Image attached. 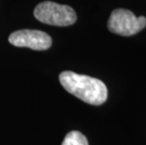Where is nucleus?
Here are the masks:
<instances>
[{
	"label": "nucleus",
	"instance_id": "1",
	"mask_svg": "<svg viewBox=\"0 0 146 145\" xmlns=\"http://www.w3.org/2000/svg\"><path fill=\"white\" fill-rule=\"evenodd\" d=\"M60 82L68 92L90 105L99 106L108 98L105 83L97 78L66 71L60 75Z\"/></svg>",
	"mask_w": 146,
	"mask_h": 145
},
{
	"label": "nucleus",
	"instance_id": "3",
	"mask_svg": "<svg viewBox=\"0 0 146 145\" xmlns=\"http://www.w3.org/2000/svg\"><path fill=\"white\" fill-rule=\"evenodd\" d=\"M146 26L144 16L137 17L132 11L125 9H117L111 12L108 27L112 33L122 36H132Z\"/></svg>",
	"mask_w": 146,
	"mask_h": 145
},
{
	"label": "nucleus",
	"instance_id": "5",
	"mask_svg": "<svg viewBox=\"0 0 146 145\" xmlns=\"http://www.w3.org/2000/svg\"><path fill=\"white\" fill-rule=\"evenodd\" d=\"M61 145H89V142L82 133L78 131H72L65 136Z\"/></svg>",
	"mask_w": 146,
	"mask_h": 145
},
{
	"label": "nucleus",
	"instance_id": "2",
	"mask_svg": "<svg viewBox=\"0 0 146 145\" xmlns=\"http://www.w3.org/2000/svg\"><path fill=\"white\" fill-rule=\"evenodd\" d=\"M34 16L40 22L51 26H67L76 23V11L67 5L52 1L42 2L34 10Z\"/></svg>",
	"mask_w": 146,
	"mask_h": 145
},
{
	"label": "nucleus",
	"instance_id": "4",
	"mask_svg": "<svg viewBox=\"0 0 146 145\" xmlns=\"http://www.w3.org/2000/svg\"><path fill=\"white\" fill-rule=\"evenodd\" d=\"M9 42L17 47H27L33 50H46L52 45V39L47 33L40 30L23 29L11 33Z\"/></svg>",
	"mask_w": 146,
	"mask_h": 145
}]
</instances>
